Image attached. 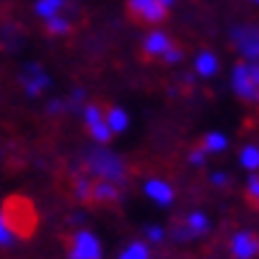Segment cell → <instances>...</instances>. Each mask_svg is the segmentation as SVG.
<instances>
[{
  "label": "cell",
  "instance_id": "19",
  "mask_svg": "<svg viewBox=\"0 0 259 259\" xmlns=\"http://www.w3.org/2000/svg\"><path fill=\"white\" fill-rule=\"evenodd\" d=\"M119 259H148V249H146V243H133V246H127L124 254Z\"/></svg>",
  "mask_w": 259,
  "mask_h": 259
},
{
  "label": "cell",
  "instance_id": "3",
  "mask_svg": "<svg viewBox=\"0 0 259 259\" xmlns=\"http://www.w3.org/2000/svg\"><path fill=\"white\" fill-rule=\"evenodd\" d=\"M127 14L133 16L138 24H161L169 14V6L161 0H127Z\"/></svg>",
  "mask_w": 259,
  "mask_h": 259
},
{
  "label": "cell",
  "instance_id": "24",
  "mask_svg": "<svg viewBox=\"0 0 259 259\" xmlns=\"http://www.w3.org/2000/svg\"><path fill=\"white\" fill-rule=\"evenodd\" d=\"M191 161H193V164H204V151H193Z\"/></svg>",
  "mask_w": 259,
  "mask_h": 259
},
{
  "label": "cell",
  "instance_id": "18",
  "mask_svg": "<svg viewBox=\"0 0 259 259\" xmlns=\"http://www.w3.org/2000/svg\"><path fill=\"white\" fill-rule=\"evenodd\" d=\"M225 135H220V133H209L206 138H204V146H201V151H222L225 148Z\"/></svg>",
  "mask_w": 259,
  "mask_h": 259
},
{
  "label": "cell",
  "instance_id": "20",
  "mask_svg": "<svg viewBox=\"0 0 259 259\" xmlns=\"http://www.w3.org/2000/svg\"><path fill=\"white\" fill-rule=\"evenodd\" d=\"M249 64V79L254 88V106H259V61H246Z\"/></svg>",
  "mask_w": 259,
  "mask_h": 259
},
{
  "label": "cell",
  "instance_id": "9",
  "mask_svg": "<svg viewBox=\"0 0 259 259\" xmlns=\"http://www.w3.org/2000/svg\"><path fill=\"white\" fill-rule=\"evenodd\" d=\"M116 198H119V188H116V183L98 180V183H93L88 201H90V204H114Z\"/></svg>",
  "mask_w": 259,
  "mask_h": 259
},
{
  "label": "cell",
  "instance_id": "14",
  "mask_svg": "<svg viewBox=\"0 0 259 259\" xmlns=\"http://www.w3.org/2000/svg\"><path fill=\"white\" fill-rule=\"evenodd\" d=\"M196 72L198 74H204V77H209V74H214L217 72V56H211V53H201L196 58Z\"/></svg>",
  "mask_w": 259,
  "mask_h": 259
},
{
  "label": "cell",
  "instance_id": "23",
  "mask_svg": "<svg viewBox=\"0 0 259 259\" xmlns=\"http://www.w3.org/2000/svg\"><path fill=\"white\" fill-rule=\"evenodd\" d=\"M14 235H11V230H8V225L3 222V217H0V243H8Z\"/></svg>",
  "mask_w": 259,
  "mask_h": 259
},
{
  "label": "cell",
  "instance_id": "21",
  "mask_svg": "<svg viewBox=\"0 0 259 259\" xmlns=\"http://www.w3.org/2000/svg\"><path fill=\"white\" fill-rule=\"evenodd\" d=\"M246 198L254 209H259V178H251L249 180V188H246Z\"/></svg>",
  "mask_w": 259,
  "mask_h": 259
},
{
  "label": "cell",
  "instance_id": "17",
  "mask_svg": "<svg viewBox=\"0 0 259 259\" xmlns=\"http://www.w3.org/2000/svg\"><path fill=\"white\" fill-rule=\"evenodd\" d=\"M241 164H243L246 169H259V148L246 146L243 154H241Z\"/></svg>",
  "mask_w": 259,
  "mask_h": 259
},
{
  "label": "cell",
  "instance_id": "10",
  "mask_svg": "<svg viewBox=\"0 0 259 259\" xmlns=\"http://www.w3.org/2000/svg\"><path fill=\"white\" fill-rule=\"evenodd\" d=\"M21 82H24V88L29 96H37V93L48 85V77L40 72V66H27L24 74H21Z\"/></svg>",
  "mask_w": 259,
  "mask_h": 259
},
{
  "label": "cell",
  "instance_id": "12",
  "mask_svg": "<svg viewBox=\"0 0 259 259\" xmlns=\"http://www.w3.org/2000/svg\"><path fill=\"white\" fill-rule=\"evenodd\" d=\"M103 119H106V124H109L111 133H122V130L127 127V114L122 109H109L103 114Z\"/></svg>",
  "mask_w": 259,
  "mask_h": 259
},
{
  "label": "cell",
  "instance_id": "22",
  "mask_svg": "<svg viewBox=\"0 0 259 259\" xmlns=\"http://www.w3.org/2000/svg\"><path fill=\"white\" fill-rule=\"evenodd\" d=\"M180 58H183V51L178 48V45H172V48L161 56V61H164V64H175V61H180Z\"/></svg>",
  "mask_w": 259,
  "mask_h": 259
},
{
  "label": "cell",
  "instance_id": "4",
  "mask_svg": "<svg viewBox=\"0 0 259 259\" xmlns=\"http://www.w3.org/2000/svg\"><path fill=\"white\" fill-rule=\"evenodd\" d=\"M233 45L241 51L246 61H259V27L243 24L233 29Z\"/></svg>",
  "mask_w": 259,
  "mask_h": 259
},
{
  "label": "cell",
  "instance_id": "8",
  "mask_svg": "<svg viewBox=\"0 0 259 259\" xmlns=\"http://www.w3.org/2000/svg\"><path fill=\"white\" fill-rule=\"evenodd\" d=\"M172 45H175V42L169 40V34L154 29V32H151L148 37L143 40V56H146V58H161L164 53L172 48Z\"/></svg>",
  "mask_w": 259,
  "mask_h": 259
},
{
  "label": "cell",
  "instance_id": "1",
  "mask_svg": "<svg viewBox=\"0 0 259 259\" xmlns=\"http://www.w3.org/2000/svg\"><path fill=\"white\" fill-rule=\"evenodd\" d=\"M0 217L8 225L11 235H19V238H29L37 228V211H34V204L24 196H11L3 204V211Z\"/></svg>",
  "mask_w": 259,
  "mask_h": 259
},
{
  "label": "cell",
  "instance_id": "28",
  "mask_svg": "<svg viewBox=\"0 0 259 259\" xmlns=\"http://www.w3.org/2000/svg\"><path fill=\"white\" fill-rule=\"evenodd\" d=\"M254 3H259V0H254Z\"/></svg>",
  "mask_w": 259,
  "mask_h": 259
},
{
  "label": "cell",
  "instance_id": "6",
  "mask_svg": "<svg viewBox=\"0 0 259 259\" xmlns=\"http://www.w3.org/2000/svg\"><path fill=\"white\" fill-rule=\"evenodd\" d=\"M85 124H88L90 135L96 138L98 143H106V140L111 138V130H109V124H106V119H103L101 106H96V103L88 106V109H85Z\"/></svg>",
  "mask_w": 259,
  "mask_h": 259
},
{
  "label": "cell",
  "instance_id": "7",
  "mask_svg": "<svg viewBox=\"0 0 259 259\" xmlns=\"http://www.w3.org/2000/svg\"><path fill=\"white\" fill-rule=\"evenodd\" d=\"M230 249H233L235 259H251V256L259 254V235H254V233H238L233 238Z\"/></svg>",
  "mask_w": 259,
  "mask_h": 259
},
{
  "label": "cell",
  "instance_id": "26",
  "mask_svg": "<svg viewBox=\"0 0 259 259\" xmlns=\"http://www.w3.org/2000/svg\"><path fill=\"white\" fill-rule=\"evenodd\" d=\"M211 183H214V185H225V175H211Z\"/></svg>",
  "mask_w": 259,
  "mask_h": 259
},
{
  "label": "cell",
  "instance_id": "16",
  "mask_svg": "<svg viewBox=\"0 0 259 259\" xmlns=\"http://www.w3.org/2000/svg\"><path fill=\"white\" fill-rule=\"evenodd\" d=\"M185 222H188V235L206 233V228H209V222H206V217H204V214H191Z\"/></svg>",
  "mask_w": 259,
  "mask_h": 259
},
{
  "label": "cell",
  "instance_id": "25",
  "mask_svg": "<svg viewBox=\"0 0 259 259\" xmlns=\"http://www.w3.org/2000/svg\"><path fill=\"white\" fill-rule=\"evenodd\" d=\"M148 238L159 241V238H161V230H159V228H151V230H148Z\"/></svg>",
  "mask_w": 259,
  "mask_h": 259
},
{
  "label": "cell",
  "instance_id": "5",
  "mask_svg": "<svg viewBox=\"0 0 259 259\" xmlns=\"http://www.w3.org/2000/svg\"><path fill=\"white\" fill-rule=\"evenodd\" d=\"M69 259H101V243L93 233L82 230L72 238L69 246Z\"/></svg>",
  "mask_w": 259,
  "mask_h": 259
},
{
  "label": "cell",
  "instance_id": "15",
  "mask_svg": "<svg viewBox=\"0 0 259 259\" xmlns=\"http://www.w3.org/2000/svg\"><path fill=\"white\" fill-rule=\"evenodd\" d=\"M45 29H48V34H69V32H72V24L58 14V16L45 19Z\"/></svg>",
  "mask_w": 259,
  "mask_h": 259
},
{
  "label": "cell",
  "instance_id": "11",
  "mask_svg": "<svg viewBox=\"0 0 259 259\" xmlns=\"http://www.w3.org/2000/svg\"><path fill=\"white\" fill-rule=\"evenodd\" d=\"M146 193L154 198V201H159V204H169L172 201V188L167 185V183H161V180H151L148 185H146Z\"/></svg>",
  "mask_w": 259,
  "mask_h": 259
},
{
  "label": "cell",
  "instance_id": "2",
  "mask_svg": "<svg viewBox=\"0 0 259 259\" xmlns=\"http://www.w3.org/2000/svg\"><path fill=\"white\" fill-rule=\"evenodd\" d=\"M88 169L90 175L106 180V183H122L124 180V164L119 156L109 154V151H90L88 154Z\"/></svg>",
  "mask_w": 259,
  "mask_h": 259
},
{
  "label": "cell",
  "instance_id": "27",
  "mask_svg": "<svg viewBox=\"0 0 259 259\" xmlns=\"http://www.w3.org/2000/svg\"><path fill=\"white\" fill-rule=\"evenodd\" d=\"M161 3H164V6H169V3H175V0H161Z\"/></svg>",
  "mask_w": 259,
  "mask_h": 259
},
{
  "label": "cell",
  "instance_id": "13",
  "mask_svg": "<svg viewBox=\"0 0 259 259\" xmlns=\"http://www.w3.org/2000/svg\"><path fill=\"white\" fill-rule=\"evenodd\" d=\"M64 8V0H37V6H34V11H37V16L42 19H51V16H58Z\"/></svg>",
  "mask_w": 259,
  "mask_h": 259
}]
</instances>
